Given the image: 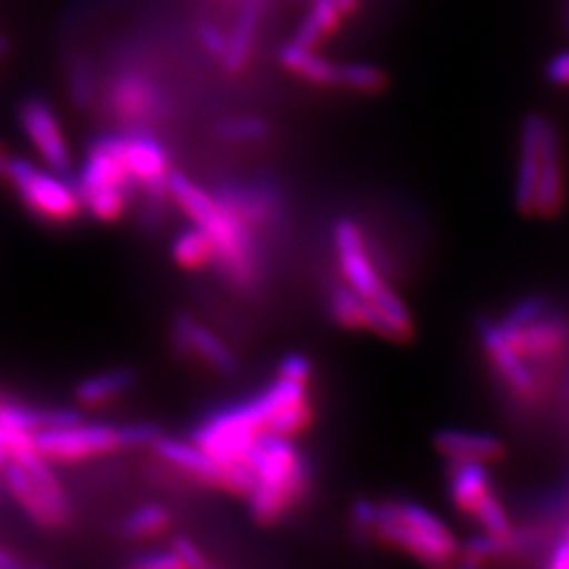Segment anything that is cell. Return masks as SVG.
<instances>
[{
	"label": "cell",
	"instance_id": "obj_1",
	"mask_svg": "<svg viewBox=\"0 0 569 569\" xmlns=\"http://www.w3.org/2000/svg\"><path fill=\"white\" fill-rule=\"evenodd\" d=\"M169 199L192 224L201 226L216 247V270L224 283L253 291L262 279V249L258 232L228 209L213 192L173 171Z\"/></svg>",
	"mask_w": 569,
	"mask_h": 569
},
{
	"label": "cell",
	"instance_id": "obj_2",
	"mask_svg": "<svg viewBox=\"0 0 569 569\" xmlns=\"http://www.w3.org/2000/svg\"><path fill=\"white\" fill-rule=\"evenodd\" d=\"M350 519L359 533L371 536L427 566H446L460 552L451 529L418 502L357 500Z\"/></svg>",
	"mask_w": 569,
	"mask_h": 569
},
{
	"label": "cell",
	"instance_id": "obj_3",
	"mask_svg": "<svg viewBox=\"0 0 569 569\" xmlns=\"http://www.w3.org/2000/svg\"><path fill=\"white\" fill-rule=\"evenodd\" d=\"M244 462L253 475L244 498L251 519L260 526H274L305 500L310 467L293 439L264 432Z\"/></svg>",
	"mask_w": 569,
	"mask_h": 569
},
{
	"label": "cell",
	"instance_id": "obj_4",
	"mask_svg": "<svg viewBox=\"0 0 569 569\" xmlns=\"http://www.w3.org/2000/svg\"><path fill=\"white\" fill-rule=\"evenodd\" d=\"M333 249L345 283L366 298L378 312L382 338L390 342H407L413 333L409 308L373 262L371 249L355 220L340 218L333 224Z\"/></svg>",
	"mask_w": 569,
	"mask_h": 569
},
{
	"label": "cell",
	"instance_id": "obj_5",
	"mask_svg": "<svg viewBox=\"0 0 569 569\" xmlns=\"http://www.w3.org/2000/svg\"><path fill=\"white\" fill-rule=\"evenodd\" d=\"M74 183L82 211L93 220L103 224L121 220L136 190L122 159L121 133H103L89 143Z\"/></svg>",
	"mask_w": 569,
	"mask_h": 569
},
{
	"label": "cell",
	"instance_id": "obj_6",
	"mask_svg": "<svg viewBox=\"0 0 569 569\" xmlns=\"http://www.w3.org/2000/svg\"><path fill=\"white\" fill-rule=\"evenodd\" d=\"M159 435L161 430L152 425H89L79 418L68 425L34 432V448L51 465H70L110 456L122 449L150 448Z\"/></svg>",
	"mask_w": 569,
	"mask_h": 569
},
{
	"label": "cell",
	"instance_id": "obj_7",
	"mask_svg": "<svg viewBox=\"0 0 569 569\" xmlns=\"http://www.w3.org/2000/svg\"><path fill=\"white\" fill-rule=\"evenodd\" d=\"M4 481L26 515L42 528H60L70 505L51 462L37 448L23 449L4 462Z\"/></svg>",
	"mask_w": 569,
	"mask_h": 569
},
{
	"label": "cell",
	"instance_id": "obj_8",
	"mask_svg": "<svg viewBox=\"0 0 569 569\" xmlns=\"http://www.w3.org/2000/svg\"><path fill=\"white\" fill-rule=\"evenodd\" d=\"M268 420L270 409L262 392H258L243 403L222 407L209 413L192 430L190 441L224 462H244L258 439L268 432Z\"/></svg>",
	"mask_w": 569,
	"mask_h": 569
},
{
	"label": "cell",
	"instance_id": "obj_9",
	"mask_svg": "<svg viewBox=\"0 0 569 569\" xmlns=\"http://www.w3.org/2000/svg\"><path fill=\"white\" fill-rule=\"evenodd\" d=\"M2 178L16 188L21 203L44 222L68 224L82 213L81 194L70 176L11 157Z\"/></svg>",
	"mask_w": 569,
	"mask_h": 569
},
{
	"label": "cell",
	"instance_id": "obj_10",
	"mask_svg": "<svg viewBox=\"0 0 569 569\" xmlns=\"http://www.w3.org/2000/svg\"><path fill=\"white\" fill-rule=\"evenodd\" d=\"M150 448L164 465L180 470L203 486L224 489L237 496H247V491L253 483V475H251V468L247 467V462H224L207 453L190 439L183 441L176 437L159 435Z\"/></svg>",
	"mask_w": 569,
	"mask_h": 569
},
{
	"label": "cell",
	"instance_id": "obj_11",
	"mask_svg": "<svg viewBox=\"0 0 569 569\" xmlns=\"http://www.w3.org/2000/svg\"><path fill=\"white\" fill-rule=\"evenodd\" d=\"M510 342L523 355V359H552L566 345V327L538 298H528L515 306L500 323Z\"/></svg>",
	"mask_w": 569,
	"mask_h": 569
},
{
	"label": "cell",
	"instance_id": "obj_12",
	"mask_svg": "<svg viewBox=\"0 0 569 569\" xmlns=\"http://www.w3.org/2000/svg\"><path fill=\"white\" fill-rule=\"evenodd\" d=\"M106 108L127 129H146L169 112V100L150 77L127 70L108 84Z\"/></svg>",
	"mask_w": 569,
	"mask_h": 569
},
{
	"label": "cell",
	"instance_id": "obj_13",
	"mask_svg": "<svg viewBox=\"0 0 569 569\" xmlns=\"http://www.w3.org/2000/svg\"><path fill=\"white\" fill-rule=\"evenodd\" d=\"M121 146L122 159L136 188H142L154 201L169 197V178L173 169L163 142L146 129H124Z\"/></svg>",
	"mask_w": 569,
	"mask_h": 569
},
{
	"label": "cell",
	"instance_id": "obj_14",
	"mask_svg": "<svg viewBox=\"0 0 569 569\" xmlns=\"http://www.w3.org/2000/svg\"><path fill=\"white\" fill-rule=\"evenodd\" d=\"M18 119H20L23 136L41 157L42 164L58 173L70 176L72 173L70 146L63 136L60 119L49 102H44L39 96L26 98L21 102Z\"/></svg>",
	"mask_w": 569,
	"mask_h": 569
},
{
	"label": "cell",
	"instance_id": "obj_15",
	"mask_svg": "<svg viewBox=\"0 0 569 569\" xmlns=\"http://www.w3.org/2000/svg\"><path fill=\"white\" fill-rule=\"evenodd\" d=\"M171 340L180 355L201 361L203 366L222 376H232L239 371V359L234 350L226 345L213 329L199 323L194 317L186 312L173 317Z\"/></svg>",
	"mask_w": 569,
	"mask_h": 569
},
{
	"label": "cell",
	"instance_id": "obj_16",
	"mask_svg": "<svg viewBox=\"0 0 569 569\" xmlns=\"http://www.w3.org/2000/svg\"><path fill=\"white\" fill-rule=\"evenodd\" d=\"M258 234L283 220V199L274 186L260 182H230L213 192Z\"/></svg>",
	"mask_w": 569,
	"mask_h": 569
},
{
	"label": "cell",
	"instance_id": "obj_17",
	"mask_svg": "<svg viewBox=\"0 0 569 569\" xmlns=\"http://www.w3.org/2000/svg\"><path fill=\"white\" fill-rule=\"evenodd\" d=\"M479 340L488 355L489 363L493 367L496 376L519 397H528L536 387L533 373L529 369L523 355L510 342L509 336L500 323L489 319L479 321Z\"/></svg>",
	"mask_w": 569,
	"mask_h": 569
},
{
	"label": "cell",
	"instance_id": "obj_18",
	"mask_svg": "<svg viewBox=\"0 0 569 569\" xmlns=\"http://www.w3.org/2000/svg\"><path fill=\"white\" fill-rule=\"evenodd\" d=\"M552 127L540 114H528L521 124L519 136V164H517V182H515V204L521 213L531 216L533 211V197H536V183L542 167V152L545 140Z\"/></svg>",
	"mask_w": 569,
	"mask_h": 569
},
{
	"label": "cell",
	"instance_id": "obj_19",
	"mask_svg": "<svg viewBox=\"0 0 569 569\" xmlns=\"http://www.w3.org/2000/svg\"><path fill=\"white\" fill-rule=\"evenodd\" d=\"M435 449L448 458V460H472L491 465L505 458L507 448L505 443L488 435V432H475L467 428H443L432 439Z\"/></svg>",
	"mask_w": 569,
	"mask_h": 569
},
{
	"label": "cell",
	"instance_id": "obj_20",
	"mask_svg": "<svg viewBox=\"0 0 569 569\" xmlns=\"http://www.w3.org/2000/svg\"><path fill=\"white\" fill-rule=\"evenodd\" d=\"M266 0H243L239 7V13L232 21V28L228 32L226 41L224 56L220 58V63L228 74H241L244 66L249 63V58L256 47V37L260 20L264 16Z\"/></svg>",
	"mask_w": 569,
	"mask_h": 569
},
{
	"label": "cell",
	"instance_id": "obj_21",
	"mask_svg": "<svg viewBox=\"0 0 569 569\" xmlns=\"http://www.w3.org/2000/svg\"><path fill=\"white\" fill-rule=\"evenodd\" d=\"M488 465L472 460H449L448 488L453 507L475 517L479 507L493 493L489 489Z\"/></svg>",
	"mask_w": 569,
	"mask_h": 569
},
{
	"label": "cell",
	"instance_id": "obj_22",
	"mask_svg": "<svg viewBox=\"0 0 569 569\" xmlns=\"http://www.w3.org/2000/svg\"><path fill=\"white\" fill-rule=\"evenodd\" d=\"M563 204V167H561V150L559 138L555 127H550L545 140L542 152V167L536 183V197H533V211L531 216L552 218L561 211Z\"/></svg>",
	"mask_w": 569,
	"mask_h": 569
},
{
	"label": "cell",
	"instance_id": "obj_23",
	"mask_svg": "<svg viewBox=\"0 0 569 569\" xmlns=\"http://www.w3.org/2000/svg\"><path fill=\"white\" fill-rule=\"evenodd\" d=\"M327 310L338 326L345 329H363L382 338V323L378 312L345 281L329 289Z\"/></svg>",
	"mask_w": 569,
	"mask_h": 569
},
{
	"label": "cell",
	"instance_id": "obj_24",
	"mask_svg": "<svg viewBox=\"0 0 569 569\" xmlns=\"http://www.w3.org/2000/svg\"><path fill=\"white\" fill-rule=\"evenodd\" d=\"M279 61L287 72L317 87H338V63L317 53V49L284 42L279 49Z\"/></svg>",
	"mask_w": 569,
	"mask_h": 569
},
{
	"label": "cell",
	"instance_id": "obj_25",
	"mask_svg": "<svg viewBox=\"0 0 569 569\" xmlns=\"http://www.w3.org/2000/svg\"><path fill=\"white\" fill-rule=\"evenodd\" d=\"M136 385V373L127 367L106 369L81 380L74 388L77 401L84 407H102L122 397Z\"/></svg>",
	"mask_w": 569,
	"mask_h": 569
},
{
	"label": "cell",
	"instance_id": "obj_26",
	"mask_svg": "<svg viewBox=\"0 0 569 569\" xmlns=\"http://www.w3.org/2000/svg\"><path fill=\"white\" fill-rule=\"evenodd\" d=\"M79 411L74 409H49V407H28L0 401V427L39 432L42 428L60 427L79 420Z\"/></svg>",
	"mask_w": 569,
	"mask_h": 569
},
{
	"label": "cell",
	"instance_id": "obj_27",
	"mask_svg": "<svg viewBox=\"0 0 569 569\" xmlns=\"http://www.w3.org/2000/svg\"><path fill=\"white\" fill-rule=\"evenodd\" d=\"M171 260L188 272H199L216 262V247L201 226L182 230L171 243Z\"/></svg>",
	"mask_w": 569,
	"mask_h": 569
},
{
	"label": "cell",
	"instance_id": "obj_28",
	"mask_svg": "<svg viewBox=\"0 0 569 569\" xmlns=\"http://www.w3.org/2000/svg\"><path fill=\"white\" fill-rule=\"evenodd\" d=\"M338 87H346L355 93L376 96L388 87L387 72L366 61L338 63Z\"/></svg>",
	"mask_w": 569,
	"mask_h": 569
},
{
	"label": "cell",
	"instance_id": "obj_29",
	"mask_svg": "<svg viewBox=\"0 0 569 569\" xmlns=\"http://www.w3.org/2000/svg\"><path fill=\"white\" fill-rule=\"evenodd\" d=\"M171 517L161 505H142L138 509L131 510L121 523V533L124 538L131 540H142V538H154L163 533L169 528Z\"/></svg>",
	"mask_w": 569,
	"mask_h": 569
},
{
	"label": "cell",
	"instance_id": "obj_30",
	"mask_svg": "<svg viewBox=\"0 0 569 569\" xmlns=\"http://www.w3.org/2000/svg\"><path fill=\"white\" fill-rule=\"evenodd\" d=\"M216 133L228 143H256L264 140L270 127L260 117H230L218 122Z\"/></svg>",
	"mask_w": 569,
	"mask_h": 569
},
{
	"label": "cell",
	"instance_id": "obj_31",
	"mask_svg": "<svg viewBox=\"0 0 569 569\" xmlns=\"http://www.w3.org/2000/svg\"><path fill=\"white\" fill-rule=\"evenodd\" d=\"M93 70L91 63L84 60L82 56H77L70 63V74H68V89H70V100L77 103L79 108H87L93 100Z\"/></svg>",
	"mask_w": 569,
	"mask_h": 569
},
{
	"label": "cell",
	"instance_id": "obj_32",
	"mask_svg": "<svg viewBox=\"0 0 569 569\" xmlns=\"http://www.w3.org/2000/svg\"><path fill=\"white\" fill-rule=\"evenodd\" d=\"M197 41L201 42L204 51L213 58H222L224 56L226 41H228V32H224L218 23L213 21H197Z\"/></svg>",
	"mask_w": 569,
	"mask_h": 569
},
{
	"label": "cell",
	"instance_id": "obj_33",
	"mask_svg": "<svg viewBox=\"0 0 569 569\" xmlns=\"http://www.w3.org/2000/svg\"><path fill=\"white\" fill-rule=\"evenodd\" d=\"M173 555L180 559L182 569H203L209 568V559L204 557L203 550L199 549L197 542H192L190 538L186 536H176L171 540V547Z\"/></svg>",
	"mask_w": 569,
	"mask_h": 569
},
{
	"label": "cell",
	"instance_id": "obj_34",
	"mask_svg": "<svg viewBox=\"0 0 569 569\" xmlns=\"http://www.w3.org/2000/svg\"><path fill=\"white\" fill-rule=\"evenodd\" d=\"M129 568L136 569H182L180 559L173 555V550H148L142 555H136L127 563Z\"/></svg>",
	"mask_w": 569,
	"mask_h": 569
},
{
	"label": "cell",
	"instance_id": "obj_35",
	"mask_svg": "<svg viewBox=\"0 0 569 569\" xmlns=\"http://www.w3.org/2000/svg\"><path fill=\"white\" fill-rule=\"evenodd\" d=\"M277 373L287 376V378H293V380L310 382V378H312V366H310V361H308V357H305V355L291 352V355H287L283 361L279 363Z\"/></svg>",
	"mask_w": 569,
	"mask_h": 569
},
{
	"label": "cell",
	"instance_id": "obj_36",
	"mask_svg": "<svg viewBox=\"0 0 569 569\" xmlns=\"http://www.w3.org/2000/svg\"><path fill=\"white\" fill-rule=\"evenodd\" d=\"M547 79L557 87H569V49L555 53L547 61Z\"/></svg>",
	"mask_w": 569,
	"mask_h": 569
},
{
	"label": "cell",
	"instance_id": "obj_37",
	"mask_svg": "<svg viewBox=\"0 0 569 569\" xmlns=\"http://www.w3.org/2000/svg\"><path fill=\"white\" fill-rule=\"evenodd\" d=\"M549 566L552 569H569V523L561 531L557 547L550 552Z\"/></svg>",
	"mask_w": 569,
	"mask_h": 569
},
{
	"label": "cell",
	"instance_id": "obj_38",
	"mask_svg": "<svg viewBox=\"0 0 569 569\" xmlns=\"http://www.w3.org/2000/svg\"><path fill=\"white\" fill-rule=\"evenodd\" d=\"M21 559H18L11 550L0 547V569H18L21 568Z\"/></svg>",
	"mask_w": 569,
	"mask_h": 569
},
{
	"label": "cell",
	"instance_id": "obj_39",
	"mask_svg": "<svg viewBox=\"0 0 569 569\" xmlns=\"http://www.w3.org/2000/svg\"><path fill=\"white\" fill-rule=\"evenodd\" d=\"M336 4H338V9H340L342 16H350V13L357 11L359 0H336Z\"/></svg>",
	"mask_w": 569,
	"mask_h": 569
},
{
	"label": "cell",
	"instance_id": "obj_40",
	"mask_svg": "<svg viewBox=\"0 0 569 569\" xmlns=\"http://www.w3.org/2000/svg\"><path fill=\"white\" fill-rule=\"evenodd\" d=\"M7 460H9V451H7V446H4V432L0 428V467H4Z\"/></svg>",
	"mask_w": 569,
	"mask_h": 569
},
{
	"label": "cell",
	"instance_id": "obj_41",
	"mask_svg": "<svg viewBox=\"0 0 569 569\" xmlns=\"http://www.w3.org/2000/svg\"><path fill=\"white\" fill-rule=\"evenodd\" d=\"M9 159H11V157H9V154H7V152L0 148V176H4V169H7Z\"/></svg>",
	"mask_w": 569,
	"mask_h": 569
},
{
	"label": "cell",
	"instance_id": "obj_42",
	"mask_svg": "<svg viewBox=\"0 0 569 569\" xmlns=\"http://www.w3.org/2000/svg\"><path fill=\"white\" fill-rule=\"evenodd\" d=\"M7 51V41L0 37V56Z\"/></svg>",
	"mask_w": 569,
	"mask_h": 569
},
{
	"label": "cell",
	"instance_id": "obj_43",
	"mask_svg": "<svg viewBox=\"0 0 569 569\" xmlns=\"http://www.w3.org/2000/svg\"><path fill=\"white\" fill-rule=\"evenodd\" d=\"M226 2H232V0H226Z\"/></svg>",
	"mask_w": 569,
	"mask_h": 569
}]
</instances>
